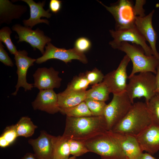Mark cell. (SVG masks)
<instances>
[{"instance_id":"obj_1","label":"cell","mask_w":159,"mask_h":159,"mask_svg":"<svg viewBox=\"0 0 159 159\" xmlns=\"http://www.w3.org/2000/svg\"><path fill=\"white\" fill-rule=\"evenodd\" d=\"M108 131L104 116L80 117L66 116L62 135L69 139L85 141Z\"/></svg>"},{"instance_id":"obj_2","label":"cell","mask_w":159,"mask_h":159,"mask_svg":"<svg viewBox=\"0 0 159 159\" xmlns=\"http://www.w3.org/2000/svg\"><path fill=\"white\" fill-rule=\"evenodd\" d=\"M153 122L147 104L138 102L133 103L125 116L110 130L135 137Z\"/></svg>"},{"instance_id":"obj_3","label":"cell","mask_w":159,"mask_h":159,"mask_svg":"<svg viewBox=\"0 0 159 159\" xmlns=\"http://www.w3.org/2000/svg\"><path fill=\"white\" fill-rule=\"evenodd\" d=\"M137 45L122 42L117 49L125 53L132 62V69L128 78L138 72H150L155 74L159 59L154 55H146L142 48Z\"/></svg>"},{"instance_id":"obj_4","label":"cell","mask_w":159,"mask_h":159,"mask_svg":"<svg viewBox=\"0 0 159 159\" xmlns=\"http://www.w3.org/2000/svg\"><path fill=\"white\" fill-rule=\"evenodd\" d=\"M150 72L139 73L128 78L126 92L132 104L135 99L144 97L147 104L156 94L155 76Z\"/></svg>"},{"instance_id":"obj_5","label":"cell","mask_w":159,"mask_h":159,"mask_svg":"<svg viewBox=\"0 0 159 159\" xmlns=\"http://www.w3.org/2000/svg\"><path fill=\"white\" fill-rule=\"evenodd\" d=\"M84 142L90 152L100 155L101 158L127 159L117 142L107 132Z\"/></svg>"},{"instance_id":"obj_6","label":"cell","mask_w":159,"mask_h":159,"mask_svg":"<svg viewBox=\"0 0 159 159\" xmlns=\"http://www.w3.org/2000/svg\"><path fill=\"white\" fill-rule=\"evenodd\" d=\"M98 2L113 16L115 21V30H122L134 27L137 16L132 1L119 0L107 6L101 1Z\"/></svg>"},{"instance_id":"obj_7","label":"cell","mask_w":159,"mask_h":159,"mask_svg":"<svg viewBox=\"0 0 159 159\" xmlns=\"http://www.w3.org/2000/svg\"><path fill=\"white\" fill-rule=\"evenodd\" d=\"M133 104L126 92L113 94L111 101L106 105L104 115L108 130L125 116Z\"/></svg>"},{"instance_id":"obj_8","label":"cell","mask_w":159,"mask_h":159,"mask_svg":"<svg viewBox=\"0 0 159 159\" xmlns=\"http://www.w3.org/2000/svg\"><path fill=\"white\" fill-rule=\"evenodd\" d=\"M47 44L45 47V50L44 54L36 59L35 62L37 63L41 64L51 59H58L67 64L74 59L78 60L84 64L88 62L84 54L79 52L74 47L67 49L57 47L50 42Z\"/></svg>"},{"instance_id":"obj_9","label":"cell","mask_w":159,"mask_h":159,"mask_svg":"<svg viewBox=\"0 0 159 159\" xmlns=\"http://www.w3.org/2000/svg\"><path fill=\"white\" fill-rule=\"evenodd\" d=\"M130 59L126 55L124 56L116 69L106 74L103 82L110 93L118 94L126 92L128 78L127 68Z\"/></svg>"},{"instance_id":"obj_10","label":"cell","mask_w":159,"mask_h":159,"mask_svg":"<svg viewBox=\"0 0 159 159\" xmlns=\"http://www.w3.org/2000/svg\"><path fill=\"white\" fill-rule=\"evenodd\" d=\"M109 32L113 40L110 42L109 44L113 48L117 49L122 42H131L140 46L146 55H154L151 48L146 44V41L135 26L122 30H110Z\"/></svg>"},{"instance_id":"obj_11","label":"cell","mask_w":159,"mask_h":159,"mask_svg":"<svg viewBox=\"0 0 159 159\" xmlns=\"http://www.w3.org/2000/svg\"><path fill=\"white\" fill-rule=\"evenodd\" d=\"M11 28L18 35V43L23 42H27L34 49H38L42 55L45 52L44 48L46 45L51 41V39L45 35L44 32L39 28L33 30L30 27L16 24Z\"/></svg>"},{"instance_id":"obj_12","label":"cell","mask_w":159,"mask_h":159,"mask_svg":"<svg viewBox=\"0 0 159 159\" xmlns=\"http://www.w3.org/2000/svg\"><path fill=\"white\" fill-rule=\"evenodd\" d=\"M28 54L27 52L25 50H19L14 55L18 80L15 87L16 90L11 94L14 96L17 95L20 87H23L25 91H26L31 90L34 87L33 84L27 82L26 77L28 69L34 65L36 59L28 57Z\"/></svg>"},{"instance_id":"obj_13","label":"cell","mask_w":159,"mask_h":159,"mask_svg":"<svg viewBox=\"0 0 159 159\" xmlns=\"http://www.w3.org/2000/svg\"><path fill=\"white\" fill-rule=\"evenodd\" d=\"M59 72L53 68H39L33 75L34 87L39 90L59 88L62 80Z\"/></svg>"},{"instance_id":"obj_14","label":"cell","mask_w":159,"mask_h":159,"mask_svg":"<svg viewBox=\"0 0 159 159\" xmlns=\"http://www.w3.org/2000/svg\"><path fill=\"white\" fill-rule=\"evenodd\" d=\"M135 137L143 151L153 155L159 150V125L153 122Z\"/></svg>"},{"instance_id":"obj_15","label":"cell","mask_w":159,"mask_h":159,"mask_svg":"<svg viewBox=\"0 0 159 159\" xmlns=\"http://www.w3.org/2000/svg\"><path fill=\"white\" fill-rule=\"evenodd\" d=\"M107 132L118 143L127 159H139L143 153L135 136L108 130Z\"/></svg>"},{"instance_id":"obj_16","label":"cell","mask_w":159,"mask_h":159,"mask_svg":"<svg viewBox=\"0 0 159 159\" xmlns=\"http://www.w3.org/2000/svg\"><path fill=\"white\" fill-rule=\"evenodd\" d=\"M155 11L154 10H153L148 15L144 16H137L135 25L145 40L149 42L154 55L159 59V53L156 47L158 35L152 23V18Z\"/></svg>"},{"instance_id":"obj_17","label":"cell","mask_w":159,"mask_h":159,"mask_svg":"<svg viewBox=\"0 0 159 159\" xmlns=\"http://www.w3.org/2000/svg\"><path fill=\"white\" fill-rule=\"evenodd\" d=\"M35 110H39L53 114L59 112L57 95L53 89L39 90L35 100L32 103Z\"/></svg>"},{"instance_id":"obj_18","label":"cell","mask_w":159,"mask_h":159,"mask_svg":"<svg viewBox=\"0 0 159 159\" xmlns=\"http://www.w3.org/2000/svg\"><path fill=\"white\" fill-rule=\"evenodd\" d=\"M53 136L43 130L38 138L28 140L38 159H52Z\"/></svg>"},{"instance_id":"obj_19","label":"cell","mask_w":159,"mask_h":159,"mask_svg":"<svg viewBox=\"0 0 159 159\" xmlns=\"http://www.w3.org/2000/svg\"><path fill=\"white\" fill-rule=\"evenodd\" d=\"M26 2L29 6L30 9V16L28 19H24L22 21L25 26L32 28L36 25L41 23L49 24V21L47 19H41V17L49 18L52 15L50 13L49 9L45 10L44 9L46 1L42 2L39 1L36 3L33 0H21Z\"/></svg>"},{"instance_id":"obj_20","label":"cell","mask_w":159,"mask_h":159,"mask_svg":"<svg viewBox=\"0 0 159 159\" xmlns=\"http://www.w3.org/2000/svg\"><path fill=\"white\" fill-rule=\"evenodd\" d=\"M26 6L13 4L8 0H0V25L9 24L14 19H19L27 11Z\"/></svg>"},{"instance_id":"obj_21","label":"cell","mask_w":159,"mask_h":159,"mask_svg":"<svg viewBox=\"0 0 159 159\" xmlns=\"http://www.w3.org/2000/svg\"><path fill=\"white\" fill-rule=\"evenodd\" d=\"M86 91L77 92L66 89L57 94L59 107L60 108L71 107L84 101L86 98Z\"/></svg>"},{"instance_id":"obj_22","label":"cell","mask_w":159,"mask_h":159,"mask_svg":"<svg viewBox=\"0 0 159 159\" xmlns=\"http://www.w3.org/2000/svg\"><path fill=\"white\" fill-rule=\"evenodd\" d=\"M69 140L62 135L53 136L52 159H67L69 158L70 153Z\"/></svg>"},{"instance_id":"obj_23","label":"cell","mask_w":159,"mask_h":159,"mask_svg":"<svg viewBox=\"0 0 159 159\" xmlns=\"http://www.w3.org/2000/svg\"><path fill=\"white\" fill-rule=\"evenodd\" d=\"M110 92L105 84L102 81L93 85L90 89L86 90V98H90L105 102L109 99Z\"/></svg>"},{"instance_id":"obj_24","label":"cell","mask_w":159,"mask_h":159,"mask_svg":"<svg viewBox=\"0 0 159 159\" xmlns=\"http://www.w3.org/2000/svg\"><path fill=\"white\" fill-rule=\"evenodd\" d=\"M15 125L18 137L25 138L32 136L37 127L27 116L22 117Z\"/></svg>"},{"instance_id":"obj_25","label":"cell","mask_w":159,"mask_h":159,"mask_svg":"<svg viewBox=\"0 0 159 159\" xmlns=\"http://www.w3.org/2000/svg\"><path fill=\"white\" fill-rule=\"evenodd\" d=\"M59 112L66 115V116L71 117H80L92 116L85 101L73 107L60 108Z\"/></svg>"},{"instance_id":"obj_26","label":"cell","mask_w":159,"mask_h":159,"mask_svg":"<svg viewBox=\"0 0 159 159\" xmlns=\"http://www.w3.org/2000/svg\"><path fill=\"white\" fill-rule=\"evenodd\" d=\"M90 85L85 73H81L73 78L66 89L77 92H85Z\"/></svg>"},{"instance_id":"obj_27","label":"cell","mask_w":159,"mask_h":159,"mask_svg":"<svg viewBox=\"0 0 159 159\" xmlns=\"http://www.w3.org/2000/svg\"><path fill=\"white\" fill-rule=\"evenodd\" d=\"M18 137L15 125L6 127L0 137V147L5 148L9 146Z\"/></svg>"},{"instance_id":"obj_28","label":"cell","mask_w":159,"mask_h":159,"mask_svg":"<svg viewBox=\"0 0 159 159\" xmlns=\"http://www.w3.org/2000/svg\"><path fill=\"white\" fill-rule=\"evenodd\" d=\"M84 101L92 116H104L107 105L105 102L90 98H86Z\"/></svg>"},{"instance_id":"obj_29","label":"cell","mask_w":159,"mask_h":159,"mask_svg":"<svg viewBox=\"0 0 159 159\" xmlns=\"http://www.w3.org/2000/svg\"><path fill=\"white\" fill-rule=\"evenodd\" d=\"M12 32L8 26H4L0 30V41L6 45L9 52L14 55L17 52L16 47L12 42L10 35Z\"/></svg>"},{"instance_id":"obj_30","label":"cell","mask_w":159,"mask_h":159,"mask_svg":"<svg viewBox=\"0 0 159 159\" xmlns=\"http://www.w3.org/2000/svg\"><path fill=\"white\" fill-rule=\"evenodd\" d=\"M69 144L70 155L72 156L79 157L90 152L84 141L69 139Z\"/></svg>"},{"instance_id":"obj_31","label":"cell","mask_w":159,"mask_h":159,"mask_svg":"<svg viewBox=\"0 0 159 159\" xmlns=\"http://www.w3.org/2000/svg\"><path fill=\"white\" fill-rule=\"evenodd\" d=\"M147 105L153 122L159 125V93H156Z\"/></svg>"},{"instance_id":"obj_32","label":"cell","mask_w":159,"mask_h":159,"mask_svg":"<svg viewBox=\"0 0 159 159\" xmlns=\"http://www.w3.org/2000/svg\"><path fill=\"white\" fill-rule=\"evenodd\" d=\"M85 74L90 84L92 85L102 82L105 76L101 71L96 68L91 71H86Z\"/></svg>"},{"instance_id":"obj_33","label":"cell","mask_w":159,"mask_h":159,"mask_svg":"<svg viewBox=\"0 0 159 159\" xmlns=\"http://www.w3.org/2000/svg\"><path fill=\"white\" fill-rule=\"evenodd\" d=\"M91 47V43L89 39L85 37H80L75 41L74 48L79 52L84 53L88 51Z\"/></svg>"},{"instance_id":"obj_34","label":"cell","mask_w":159,"mask_h":159,"mask_svg":"<svg viewBox=\"0 0 159 159\" xmlns=\"http://www.w3.org/2000/svg\"><path fill=\"white\" fill-rule=\"evenodd\" d=\"M4 47L2 42L0 41V61L5 65L13 67L14 64Z\"/></svg>"},{"instance_id":"obj_35","label":"cell","mask_w":159,"mask_h":159,"mask_svg":"<svg viewBox=\"0 0 159 159\" xmlns=\"http://www.w3.org/2000/svg\"><path fill=\"white\" fill-rule=\"evenodd\" d=\"M146 1L144 0H136L134 5V9L136 16L143 17L145 16V10L143 8V5Z\"/></svg>"},{"instance_id":"obj_36","label":"cell","mask_w":159,"mask_h":159,"mask_svg":"<svg viewBox=\"0 0 159 159\" xmlns=\"http://www.w3.org/2000/svg\"><path fill=\"white\" fill-rule=\"evenodd\" d=\"M62 6V1L59 0H51L49 3V9L52 12L56 14L60 11Z\"/></svg>"},{"instance_id":"obj_37","label":"cell","mask_w":159,"mask_h":159,"mask_svg":"<svg viewBox=\"0 0 159 159\" xmlns=\"http://www.w3.org/2000/svg\"><path fill=\"white\" fill-rule=\"evenodd\" d=\"M156 89V93H159V64L156 69V73L155 74Z\"/></svg>"},{"instance_id":"obj_38","label":"cell","mask_w":159,"mask_h":159,"mask_svg":"<svg viewBox=\"0 0 159 159\" xmlns=\"http://www.w3.org/2000/svg\"><path fill=\"white\" fill-rule=\"evenodd\" d=\"M20 159H38L34 153H26Z\"/></svg>"},{"instance_id":"obj_39","label":"cell","mask_w":159,"mask_h":159,"mask_svg":"<svg viewBox=\"0 0 159 159\" xmlns=\"http://www.w3.org/2000/svg\"><path fill=\"white\" fill-rule=\"evenodd\" d=\"M139 159H156L151 155L147 153H143Z\"/></svg>"},{"instance_id":"obj_40","label":"cell","mask_w":159,"mask_h":159,"mask_svg":"<svg viewBox=\"0 0 159 159\" xmlns=\"http://www.w3.org/2000/svg\"><path fill=\"white\" fill-rule=\"evenodd\" d=\"M67 159H79V158H76V157L74 156H72L71 157L69 158H68Z\"/></svg>"},{"instance_id":"obj_41","label":"cell","mask_w":159,"mask_h":159,"mask_svg":"<svg viewBox=\"0 0 159 159\" xmlns=\"http://www.w3.org/2000/svg\"><path fill=\"white\" fill-rule=\"evenodd\" d=\"M101 159H103V158H101Z\"/></svg>"},{"instance_id":"obj_42","label":"cell","mask_w":159,"mask_h":159,"mask_svg":"<svg viewBox=\"0 0 159 159\" xmlns=\"http://www.w3.org/2000/svg\"></svg>"}]
</instances>
